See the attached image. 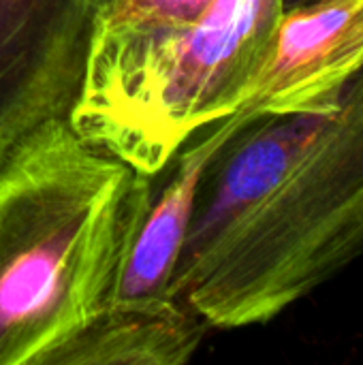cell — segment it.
Segmentation results:
<instances>
[{"instance_id": "6da1fadb", "label": "cell", "mask_w": 363, "mask_h": 365, "mask_svg": "<svg viewBox=\"0 0 363 365\" xmlns=\"http://www.w3.org/2000/svg\"><path fill=\"white\" fill-rule=\"evenodd\" d=\"M363 252V73L325 111L263 115L208 160L169 295L265 325Z\"/></svg>"}, {"instance_id": "7a4b0ae2", "label": "cell", "mask_w": 363, "mask_h": 365, "mask_svg": "<svg viewBox=\"0 0 363 365\" xmlns=\"http://www.w3.org/2000/svg\"><path fill=\"white\" fill-rule=\"evenodd\" d=\"M152 188L71 122L0 167V365H43L109 302Z\"/></svg>"}, {"instance_id": "3957f363", "label": "cell", "mask_w": 363, "mask_h": 365, "mask_svg": "<svg viewBox=\"0 0 363 365\" xmlns=\"http://www.w3.org/2000/svg\"><path fill=\"white\" fill-rule=\"evenodd\" d=\"M285 11L287 0H214L195 26L126 77L79 98L71 126L156 175L195 133L237 109Z\"/></svg>"}, {"instance_id": "277c9868", "label": "cell", "mask_w": 363, "mask_h": 365, "mask_svg": "<svg viewBox=\"0 0 363 365\" xmlns=\"http://www.w3.org/2000/svg\"><path fill=\"white\" fill-rule=\"evenodd\" d=\"M96 9L92 0H0V167L79 103Z\"/></svg>"}, {"instance_id": "5b68a950", "label": "cell", "mask_w": 363, "mask_h": 365, "mask_svg": "<svg viewBox=\"0 0 363 365\" xmlns=\"http://www.w3.org/2000/svg\"><path fill=\"white\" fill-rule=\"evenodd\" d=\"M363 73V0H312L287 9L270 49L227 115L237 128L282 113L332 109Z\"/></svg>"}, {"instance_id": "8992f818", "label": "cell", "mask_w": 363, "mask_h": 365, "mask_svg": "<svg viewBox=\"0 0 363 365\" xmlns=\"http://www.w3.org/2000/svg\"><path fill=\"white\" fill-rule=\"evenodd\" d=\"M235 130L237 126L229 118L201 128L156 173L160 182L156 186L154 178L152 199L131 240L107 304L171 297V278L182 255L201 173L212 154Z\"/></svg>"}, {"instance_id": "52a82bcc", "label": "cell", "mask_w": 363, "mask_h": 365, "mask_svg": "<svg viewBox=\"0 0 363 365\" xmlns=\"http://www.w3.org/2000/svg\"><path fill=\"white\" fill-rule=\"evenodd\" d=\"M208 329L195 310L171 297L111 302L56 346L43 365H182Z\"/></svg>"}, {"instance_id": "ba28073f", "label": "cell", "mask_w": 363, "mask_h": 365, "mask_svg": "<svg viewBox=\"0 0 363 365\" xmlns=\"http://www.w3.org/2000/svg\"><path fill=\"white\" fill-rule=\"evenodd\" d=\"M214 0H113L96 13L81 96H94L199 21Z\"/></svg>"}, {"instance_id": "9c48e42d", "label": "cell", "mask_w": 363, "mask_h": 365, "mask_svg": "<svg viewBox=\"0 0 363 365\" xmlns=\"http://www.w3.org/2000/svg\"><path fill=\"white\" fill-rule=\"evenodd\" d=\"M113 0H92V4H94V9H96V13L101 11V9H105V6H109Z\"/></svg>"}]
</instances>
